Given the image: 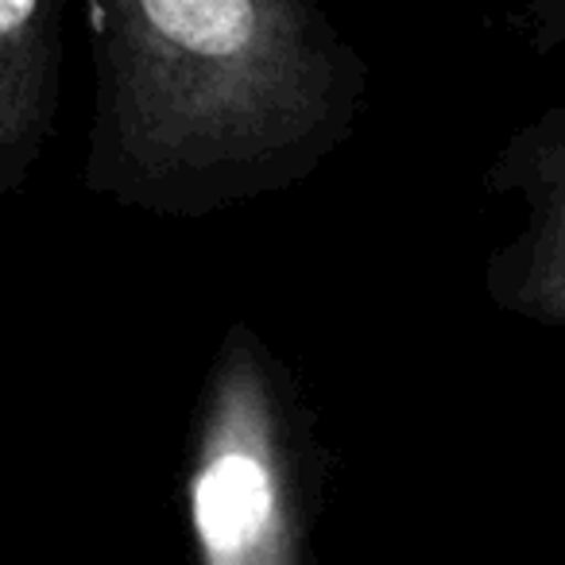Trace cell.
Wrapping results in <instances>:
<instances>
[{"label":"cell","mask_w":565,"mask_h":565,"mask_svg":"<svg viewBox=\"0 0 565 565\" xmlns=\"http://www.w3.org/2000/svg\"><path fill=\"white\" fill-rule=\"evenodd\" d=\"M82 186L202 221L307 182L356 132L369 63L299 0H102Z\"/></svg>","instance_id":"cell-1"},{"label":"cell","mask_w":565,"mask_h":565,"mask_svg":"<svg viewBox=\"0 0 565 565\" xmlns=\"http://www.w3.org/2000/svg\"><path fill=\"white\" fill-rule=\"evenodd\" d=\"M508 20L539 51L565 47V0H534L523 12H511Z\"/></svg>","instance_id":"cell-5"},{"label":"cell","mask_w":565,"mask_h":565,"mask_svg":"<svg viewBox=\"0 0 565 565\" xmlns=\"http://www.w3.org/2000/svg\"><path fill=\"white\" fill-rule=\"evenodd\" d=\"M484 190L519 202V228L484 264V295L503 315L565 330V97L500 143Z\"/></svg>","instance_id":"cell-3"},{"label":"cell","mask_w":565,"mask_h":565,"mask_svg":"<svg viewBox=\"0 0 565 565\" xmlns=\"http://www.w3.org/2000/svg\"><path fill=\"white\" fill-rule=\"evenodd\" d=\"M186 515L198 565H307L299 411L248 322L228 326L205 376Z\"/></svg>","instance_id":"cell-2"},{"label":"cell","mask_w":565,"mask_h":565,"mask_svg":"<svg viewBox=\"0 0 565 565\" xmlns=\"http://www.w3.org/2000/svg\"><path fill=\"white\" fill-rule=\"evenodd\" d=\"M63 102V9L0 0V198H12L47 151Z\"/></svg>","instance_id":"cell-4"}]
</instances>
